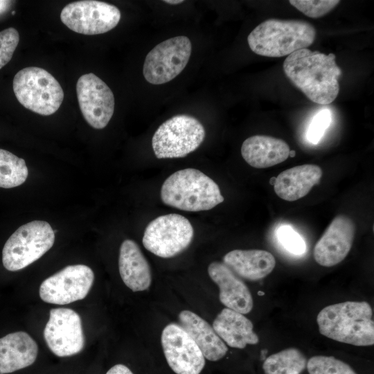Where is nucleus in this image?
Returning a JSON list of instances; mask_svg holds the SVG:
<instances>
[{"instance_id": "obj_9", "label": "nucleus", "mask_w": 374, "mask_h": 374, "mask_svg": "<svg viewBox=\"0 0 374 374\" xmlns=\"http://www.w3.org/2000/svg\"><path fill=\"white\" fill-rule=\"evenodd\" d=\"M192 51L186 36H177L155 46L146 55L143 67L145 79L162 84L176 78L186 67Z\"/></svg>"}, {"instance_id": "obj_2", "label": "nucleus", "mask_w": 374, "mask_h": 374, "mask_svg": "<svg viewBox=\"0 0 374 374\" xmlns=\"http://www.w3.org/2000/svg\"><path fill=\"white\" fill-rule=\"evenodd\" d=\"M319 332L337 341L356 346L374 344L373 310L366 301L330 305L317 315Z\"/></svg>"}, {"instance_id": "obj_26", "label": "nucleus", "mask_w": 374, "mask_h": 374, "mask_svg": "<svg viewBox=\"0 0 374 374\" xmlns=\"http://www.w3.org/2000/svg\"><path fill=\"white\" fill-rule=\"evenodd\" d=\"M306 368L309 374H357L350 365L332 356H313Z\"/></svg>"}, {"instance_id": "obj_31", "label": "nucleus", "mask_w": 374, "mask_h": 374, "mask_svg": "<svg viewBox=\"0 0 374 374\" xmlns=\"http://www.w3.org/2000/svg\"><path fill=\"white\" fill-rule=\"evenodd\" d=\"M106 374H134L132 371L123 364H116L112 366Z\"/></svg>"}, {"instance_id": "obj_24", "label": "nucleus", "mask_w": 374, "mask_h": 374, "mask_svg": "<svg viewBox=\"0 0 374 374\" xmlns=\"http://www.w3.org/2000/svg\"><path fill=\"white\" fill-rule=\"evenodd\" d=\"M306 364L305 355L297 348H290L269 355L262 368L265 374H301Z\"/></svg>"}, {"instance_id": "obj_15", "label": "nucleus", "mask_w": 374, "mask_h": 374, "mask_svg": "<svg viewBox=\"0 0 374 374\" xmlns=\"http://www.w3.org/2000/svg\"><path fill=\"white\" fill-rule=\"evenodd\" d=\"M355 224L346 215H338L315 244L314 258L323 267H332L347 256L355 239Z\"/></svg>"}, {"instance_id": "obj_32", "label": "nucleus", "mask_w": 374, "mask_h": 374, "mask_svg": "<svg viewBox=\"0 0 374 374\" xmlns=\"http://www.w3.org/2000/svg\"><path fill=\"white\" fill-rule=\"evenodd\" d=\"M12 1H0V15L7 10Z\"/></svg>"}, {"instance_id": "obj_12", "label": "nucleus", "mask_w": 374, "mask_h": 374, "mask_svg": "<svg viewBox=\"0 0 374 374\" xmlns=\"http://www.w3.org/2000/svg\"><path fill=\"white\" fill-rule=\"evenodd\" d=\"M44 337L56 356L65 357L79 353L85 342L80 317L72 309H51Z\"/></svg>"}, {"instance_id": "obj_14", "label": "nucleus", "mask_w": 374, "mask_h": 374, "mask_svg": "<svg viewBox=\"0 0 374 374\" xmlns=\"http://www.w3.org/2000/svg\"><path fill=\"white\" fill-rule=\"evenodd\" d=\"M161 343L167 363L176 374H199L204 368L202 351L180 325H167Z\"/></svg>"}, {"instance_id": "obj_3", "label": "nucleus", "mask_w": 374, "mask_h": 374, "mask_svg": "<svg viewBox=\"0 0 374 374\" xmlns=\"http://www.w3.org/2000/svg\"><path fill=\"white\" fill-rule=\"evenodd\" d=\"M316 35L314 27L305 21L269 19L249 34L247 42L257 55L280 57L308 48L314 42Z\"/></svg>"}, {"instance_id": "obj_13", "label": "nucleus", "mask_w": 374, "mask_h": 374, "mask_svg": "<svg viewBox=\"0 0 374 374\" xmlns=\"http://www.w3.org/2000/svg\"><path fill=\"white\" fill-rule=\"evenodd\" d=\"M80 111L85 121L95 129L107 126L114 112V96L107 84L90 73L80 76L76 83Z\"/></svg>"}, {"instance_id": "obj_20", "label": "nucleus", "mask_w": 374, "mask_h": 374, "mask_svg": "<svg viewBox=\"0 0 374 374\" xmlns=\"http://www.w3.org/2000/svg\"><path fill=\"white\" fill-rule=\"evenodd\" d=\"M321 168L315 164L296 166L281 172L276 178L274 188L281 199L294 202L307 195L322 177Z\"/></svg>"}, {"instance_id": "obj_6", "label": "nucleus", "mask_w": 374, "mask_h": 374, "mask_svg": "<svg viewBox=\"0 0 374 374\" xmlns=\"http://www.w3.org/2000/svg\"><path fill=\"white\" fill-rule=\"evenodd\" d=\"M55 232L45 221L34 220L19 227L8 239L2 251L4 267L21 270L40 258L53 245Z\"/></svg>"}, {"instance_id": "obj_29", "label": "nucleus", "mask_w": 374, "mask_h": 374, "mask_svg": "<svg viewBox=\"0 0 374 374\" xmlns=\"http://www.w3.org/2000/svg\"><path fill=\"white\" fill-rule=\"evenodd\" d=\"M19 42V35L15 28L0 31V69L10 61Z\"/></svg>"}, {"instance_id": "obj_33", "label": "nucleus", "mask_w": 374, "mask_h": 374, "mask_svg": "<svg viewBox=\"0 0 374 374\" xmlns=\"http://www.w3.org/2000/svg\"><path fill=\"white\" fill-rule=\"evenodd\" d=\"M163 1L171 5L179 4L184 2V1L181 0H166Z\"/></svg>"}, {"instance_id": "obj_19", "label": "nucleus", "mask_w": 374, "mask_h": 374, "mask_svg": "<svg viewBox=\"0 0 374 374\" xmlns=\"http://www.w3.org/2000/svg\"><path fill=\"white\" fill-rule=\"evenodd\" d=\"M38 346L26 332H12L0 338V373H10L32 365Z\"/></svg>"}, {"instance_id": "obj_8", "label": "nucleus", "mask_w": 374, "mask_h": 374, "mask_svg": "<svg viewBox=\"0 0 374 374\" xmlns=\"http://www.w3.org/2000/svg\"><path fill=\"white\" fill-rule=\"evenodd\" d=\"M193 235V227L186 217L170 213L157 217L147 225L142 242L155 256L168 258L186 250Z\"/></svg>"}, {"instance_id": "obj_17", "label": "nucleus", "mask_w": 374, "mask_h": 374, "mask_svg": "<svg viewBox=\"0 0 374 374\" xmlns=\"http://www.w3.org/2000/svg\"><path fill=\"white\" fill-rule=\"evenodd\" d=\"M290 154L283 140L267 135H254L245 139L241 147L244 160L255 168H267L285 161Z\"/></svg>"}, {"instance_id": "obj_18", "label": "nucleus", "mask_w": 374, "mask_h": 374, "mask_svg": "<svg viewBox=\"0 0 374 374\" xmlns=\"http://www.w3.org/2000/svg\"><path fill=\"white\" fill-rule=\"evenodd\" d=\"M118 269L125 285L133 292L149 289L152 283L150 267L139 246L130 239L120 247Z\"/></svg>"}, {"instance_id": "obj_28", "label": "nucleus", "mask_w": 374, "mask_h": 374, "mask_svg": "<svg viewBox=\"0 0 374 374\" xmlns=\"http://www.w3.org/2000/svg\"><path fill=\"white\" fill-rule=\"evenodd\" d=\"M280 244L292 254L299 256L306 251V244L303 238L289 225H282L276 231Z\"/></svg>"}, {"instance_id": "obj_21", "label": "nucleus", "mask_w": 374, "mask_h": 374, "mask_svg": "<svg viewBox=\"0 0 374 374\" xmlns=\"http://www.w3.org/2000/svg\"><path fill=\"white\" fill-rule=\"evenodd\" d=\"M179 325L193 339L205 359L216 362L223 358L228 348L204 319L190 310H182L178 315Z\"/></svg>"}, {"instance_id": "obj_27", "label": "nucleus", "mask_w": 374, "mask_h": 374, "mask_svg": "<svg viewBox=\"0 0 374 374\" xmlns=\"http://www.w3.org/2000/svg\"><path fill=\"white\" fill-rule=\"evenodd\" d=\"M289 3L309 17L319 18L330 12L340 1L290 0Z\"/></svg>"}, {"instance_id": "obj_5", "label": "nucleus", "mask_w": 374, "mask_h": 374, "mask_svg": "<svg viewBox=\"0 0 374 374\" xmlns=\"http://www.w3.org/2000/svg\"><path fill=\"white\" fill-rule=\"evenodd\" d=\"M14 93L25 108L42 116L57 111L64 91L58 81L47 71L30 66L19 71L13 78Z\"/></svg>"}, {"instance_id": "obj_23", "label": "nucleus", "mask_w": 374, "mask_h": 374, "mask_svg": "<svg viewBox=\"0 0 374 374\" xmlns=\"http://www.w3.org/2000/svg\"><path fill=\"white\" fill-rule=\"evenodd\" d=\"M212 327L225 344L231 348L242 349L259 341L252 322L243 314L227 308L217 314Z\"/></svg>"}, {"instance_id": "obj_30", "label": "nucleus", "mask_w": 374, "mask_h": 374, "mask_svg": "<svg viewBox=\"0 0 374 374\" xmlns=\"http://www.w3.org/2000/svg\"><path fill=\"white\" fill-rule=\"evenodd\" d=\"M331 121L332 114L328 109L319 112L312 118L307 131L308 140L313 144H317L330 126Z\"/></svg>"}, {"instance_id": "obj_11", "label": "nucleus", "mask_w": 374, "mask_h": 374, "mask_svg": "<svg viewBox=\"0 0 374 374\" xmlns=\"http://www.w3.org/2000/svg\"><path fill=\"white\" fill-rule=\"evenodd\" d=\"M93 280L94 274L89 267L85 265H69L42 283L39 296L48 303L69 304L84 299Z\"/></svg>"}, {"instance_id": "obj_34", "label": "nucleus", "mask_w": 374, "mask_h": 374, "mask_svg": "<svg viewBox=\"0 0 374 374\" xmlns=\"http://www.w3.org/2000/svg\"><path fill=\"white\" fill-rule=\"evenodd\" d=\"M0 374H3V373H0Z\"/></svg>"}, {"instance_id": "obj_7", "label": "nucleus", "mask_w": 374, "mask_h": 374, "mask_svg": "<svg viewBox=\"0 0 374 374\" xmlns=\"http://www.w3.org/2000/svg\"><path fill=\"white\" fill-rule=\"evenodd\" d=\"M203 125L195 117L179 114L163 123L152 139L158 159L182 158L197 149L205 138Z\"/></svg>"}, {"instance_id": "obj_1", "label": "nucleus", "mask_w": 374, "mask_h": 374, "mask_svg": "<svg viewBox=\"0 0 374 374\" xmlns=\"http://www.w3.org/2000/svg\"><path fill=\"white\" fill-rule=\"evenodd\" d=\"M333 53L308 48L287 55L283 71L289 80L311 101L320 105L332 103L339 91L338 78L341 74Z\"/></svg>"}, {"instance_id": "obj_10", "label": "nucleus", "mask_w": 374, "mask_h": 374, "mask_svg": "<svg viewBox=\"0 0 374 374\" xmlns=\"http://www.w3.org/2000/svg\"><path fill=\"white\" fill-rule=\"evenodd\" d=\"M121 12L115 6L100 1L84 0L67 4L60 19L71 30L87 35L107 33L118 24Z\"/></svg>"}, {"instance_id": "obj_22", "label": "nucleus", "mask_w": 374, "mask_h": 374, "mask_svg": "<svg viewBox=\"0 0 374 374\" xmlns=\"http://www.w3.org/2000/svg\"><path fill=\"white\" fill-rule=\"evenodd\" d=\"M223 262L240 278L252 281L265 278L276 266L274 256L261 249H234L224 256Z\"/></svg>"}, {"instance_id": "obj_4", "label": "nucleus", "mask_w": 374, "mask_h": 374, "mask_svg": "<svg viewBox=\"0 0 374 374\" xmlns=\"http://www.w3.org/2000/svg\"><path fill=\"white\" fill-rule=\"evenodd\" d=\"M160 195L164 204L190 212L212 209L224 199L218 185L195 168L170 175L163 183Z\"/></svg>"}, {"instance_id": "obj_25", "label": "nucleus", "mask_w": 374, "mask_h": 374, "mask_svg": "<svg viewBox=\"0 0 374 374\" xmlns=\"http://www.w3.org/2000/svg\"><path fill=\"white\" fill-rule=\"evenodd\" d=\"M28 170L25 161L0 148V188H11L25 182Z\"/></svg>"}, {"instance_id": "obj_16", "label": "nucleus", "mask_w": 374, "mask_h": 374, "mask_svg": "<svg viewBox=\"0 0 374 374\" xmlns=\"http://www.w3.org/2000/svg\"><path fill=\"white\" fill-rule=\"evenodd\" d=\"M208 274L218 286L219 299L226 308L246 314L253 309L251 294L242 279L224 263L214 261L208 267Z\"/></svg>"}]
</instances>
